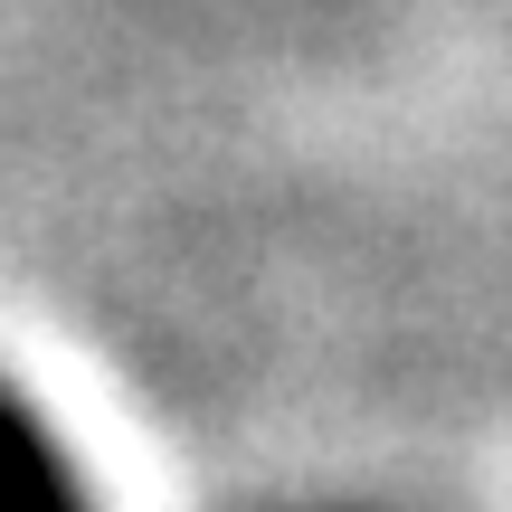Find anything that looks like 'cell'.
Instances as JSON below:
<instances>
[{
    "label": "cell",
    "instance_id": "cell-1",
    "mask_svg": "<svg viewBox=\"0 0 512 512\" xmlns=\"http://www.w3.org/2000/svg\"><path fill=\"white\" fill-rule=\"evenodd\" d=\"M0 512H86L57 437L38 427V408L10 399V389H0Z\"/></svg>",
    "mask_w": 512,
    "mask_h": 512
}]
</instances>
